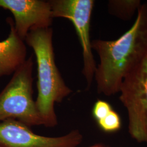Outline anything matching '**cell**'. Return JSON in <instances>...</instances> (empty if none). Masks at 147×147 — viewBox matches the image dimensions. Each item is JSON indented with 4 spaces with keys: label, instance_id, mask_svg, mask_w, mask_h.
<instances>
[{
    "label": "cell",
    "instance_id": "277c9868",
    "mask_svg": "<svg viewBox=\"0 0 147 147\" xmlns=\"http://www.w3.org/2000/svg\"><path fill=\"white\" fill-rule=\"evenodd\" d=\"M119 93L127 112L129 135L147 144V56L124 79Z\"/></svg>",
    "mask_w": 147,
    "mask_h": 147
},
{
    "label": "cell",
    "instance_id": "6da1fadb",
    "mask_svg": "<svg viewBox=\"0 0 147 147\" xmlns=\"http://www.w3.org/2000/svg\"><path fill=\"white\" fill-rule=\"evenodd\" d=\"M91 45L100 59L94 74L98 93H119L124 79L147 56V3H142L134 23L121 37L93 40Z\"/></svg>",
    "mask_w": 147,
    "mask_h": 147
},
{
    "label": "cell",
    "instance_id": "7a4b0ae2",
    "mask_svg": "<svg viewBox=\"0 0 147 147\" xmlns=\"http://www.w3.org/2000/svg\"><path fill=\"white\" fill-rule=\"evenodd\" d=\"M52 28H34L25 38L35 53L37 63L38 96L36 105L46 127H54L58 121L55 103L61 102L72 90L64 81L55 62Z\"/></svg>",
    "mask_w": 147,
    "mask_h": 147
},
{
    "label": "cell",
    "instance_id": "30bf717a",
    "mask_svg": "<svg viewBox=\"0 0 147 147\" xmlns=\"http://www.w3.org/2000/svg\"><path fill=\"white\" fill-rule=\"evenodd\" d=\"M96 122L100 129L106 133L116 132L121 127V117L113 109L104 118Z\"/></svg>",
    "mask_w": 147,
    "mask_h": 147
},
{
    "label": "cell",
    "instance_id": "ba28073f",
    "mask_svg": "<svg viewBox=\"0 0 147 147\" xmlns=\"http://www.w3.org/2000/svg\"><path fill=\"white\" fill-rule=\"evenodd\" d=\"M7 22L11 29L7 38L0 42V77L14 73L26 60L24 40L17 34L13 20L9 18Z\"/></svg>",
    "mask_w": 147,
    "mask_h": 147
},
{
    "label": "cell",
    "instance_id": "8992f818",
    "mask_svg": "<svg viewBox=\"0 0 147 147\" xmlns=\"http://www.w3.org/2000/svg\"><path fill=\"white\" fill-rule=\"evenodd\" d=\"M82 140L79 130L61 136H44L19 121L7 119L0 122V147H77Z\"/></svg>",
    "mask_w": 147,
    "mask_h": 147
},
{
    "label": "cell",
    "instance_id": "9c48e42d",
    "mask_svg": "<svg viewBox=\"0 0 147 147\" xmlns=\"http://www.w3.org/2000/svg\"><path fill=\"white\" fill-rule=\"evenodd\" d=\"M141 5L140 0H111L108 3V11L112 16L126 21L131 19Z\"/></svg>",
    "mask_w": 147,
    "mask_h": 147
},
{
    "label": "cell",
    "instance_id": "3957f363",
    "mask_svg": "<svg viewBox=\"0 0 147 147\" xmlns=\"http://www.w3.org/2000/svg\"><path fill=\"white\" fill-rule=\"evenodd\" d=\"M33 68L31 56L0 93V121L14 119L30 127L43 125L33 98Z\"/></svg>",
    "mask_w": 147,
    "mask_h": 147
},
{
    "label": "cell",
    "instance_id": "52a82bcc",
    "mask_svg": "<svg viewBox=\"0 0 147 147\" xmlns=\"http://www.w3.org/2000/svg\"><path fill=\"white\" fill-rule=\"evenodd\" d=\"M0 8L9 10L13 14L15 30L24 41L31 30L50 27L53 22V13L49 1L0 0Z\"/></svg>",
    "mask_w": 147,
    "mask_h": 147
},
{
    "label": "cell",
    "instance_id": "7c38bea8",
    "mask_svg": "<svg viewBox=\"0 0 147 147\" xmlns=\"http://www.w3.org/2000/svg\"><path fill=\"white\" fill-rule=\"evenodd\" d=\"M106 147L105 146H104V145H102V144H95V145H93V146H90V147Z\"/></svg>",
    "mask_w": 147,
    "mask_h": 147
},
{
    "label": "cell",
    "instance_id": "5b68a950",
    "mask_svg": "<svg viewBox=\"0 0 147 147\" xmlns=\"http://www.w3.org/2000/svg\"><path fill=\"white\" fill-rule=\"evenodd\" d=\"M49 2L53 18L68 19L75 28L82 50V74L87 82V89H89L94 78L96 68L90 39V21L94 1L51 0Z\"/></svg>",
    "mask_w": 147,
    "mask_h": 147
},
{
    "label": "cell",
    "instance_id": "8fae6325",
    "mask_svg": "<svg viewBox=\"0 0 147 147\" xmlns=\"http://www.w3.org/2000/svg\"><path fill=\"white\" fill-rule=\"evenodd\" d=\"M113 110L110 104L105 100H98L95 102L92 109V115L95 120L100 121Z\"/></svg>",
    "mask_w": 147,
    "mask_h": 147
}]
</instances>
